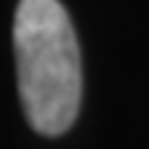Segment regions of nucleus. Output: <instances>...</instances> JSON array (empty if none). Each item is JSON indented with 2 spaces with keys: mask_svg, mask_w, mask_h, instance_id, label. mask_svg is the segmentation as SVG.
<instances>
[{
  "mask_svg": "<svg viewBox=\"0 0 149 149\" xmlns=\"http://www.w3.org/2000/svg\"><path fill=\"white\" fill-rule=\"evenodd\" d=\"M19 97L40 135H62L81 107V50L59 0H22L14 14Z\"/></svg>",
  "mask_w": 149,
  "mask_h": 149,
  "instance_id": "nucleus-1",
  "label": "nucleus"
}]
</instances>
